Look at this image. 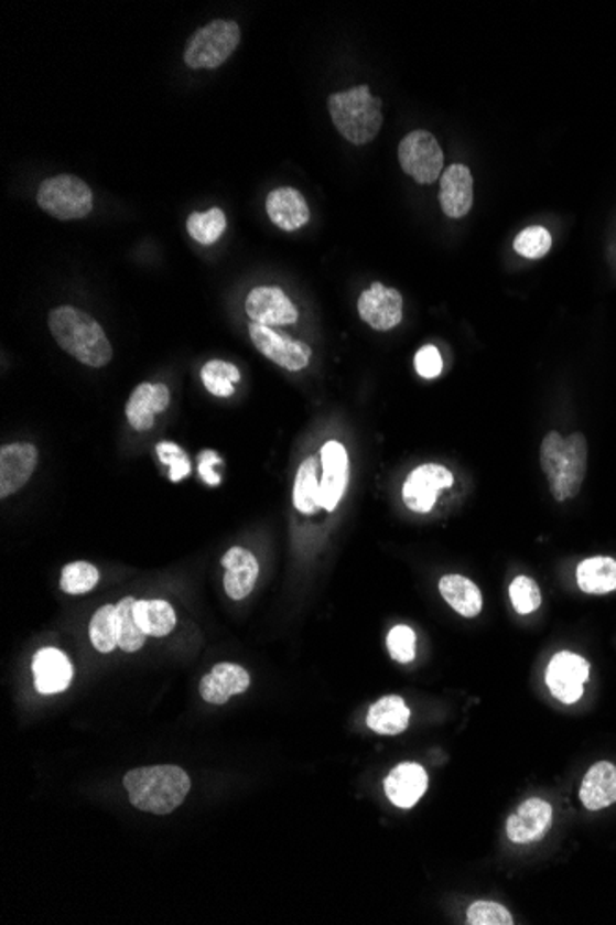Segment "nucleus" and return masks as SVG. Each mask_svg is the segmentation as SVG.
Segmentation results:
<instances>
[{"mask_svg":"<svg viewBox=\"0 0 616 925\" xmlns=\"http://www.w3.org/2000/svg\"><path fill=\"white\" fill-rule=\"evenodd\" d=\"M410 724V708L401 697L377 700L368 711V727L380 735H397Z\"/></svg>","mask_w":616,"mask_h":925,"instance_id":"25","label":"nucleus"},{"mask_svg":"<svg viewBox=\"0 0 616 925\" xmlns=\"http://www.w3.org/2000/svg\"><path fill=\"white\" fill-rule=\"evenodd\" d=\"M220 454L213 451V449H204L198 456V472L209 486H218L221 483L220 473L216 472V466H220Z\"/></svg>","mask_w":616,"mask_h":925,"instance_id":"40","label":"nucleus"},{"mask_svg":"<svg viewBox=\"0 0 616 925\" xmlns=\"http://www.w3.org/2000/svg\"><path fill=\"white\" fill-rule=\"evenodd\" d=\"M240 26L235 21L216 19L194 32L185 46L183 60L188 68H218L240 43Z\"/></svg>","mask_w":616,"mask_h":925,"instance_id":"5","label":"nucleus"},{"mask_svg":"<svg viewBox=\"0 0 616 925\" xmlns=\"http://www.w3.org/2000/svg\"><path fill=\"white\" fill-rule=\"evenodd\" d=\"M136 596H125L117 604V634H119V647L125 653H137L144 647L147 634L136 620Z\"/></svg>","mask_w":616,"mask_h":925,"instance_id":"29","label":"nucleus"},{"mask_svg":"<svg viewBox=\"0 0 616 925\" xmlns=\"http://www.w3.org/2000/svg\"><path fill=\"white\" fill-rule=\"evenodd\" d=\"M577 585L588 595H605L616 590V560L594 557L577 566Z\"/></svg>","mask_w":616,"mask_h":925,"instance_id":"26","label":"nucleus"},{"mask_svg":"<svg viewBox=\"0 0 616 925\" xmlns=\"http://www.w3.org/2000/svg\"><path fill=\"white\" fill-rule=\"evenodd\" d=\"M552 248V235L543 226H530L522 229L514 240V250L526 259H541Z\"/></svg>","mask_w":616,"mask_h":925,"instance_id":"34","label":"nucleus"},{"mask_svg":"<svg viewBox=\"0 0 616 925\" xmlns=\"http://www.w3.org/2000/svg\"><path fill=\"white\" fill-rule=\"evenodd\" d=\"M294 505L301 514L311 516L320 510V460L309 456L301 462L294 484Z\"/></svg>","mask_w":616,"mask_h":925,"instance_id":"27","label":"nucleus"},{"mask_svg":"<svg viewBox=\"0 0 616 925\" xmlns=\"http://www.w3.org/2000/svg\"><path fill=\"white\" fill-rule=\"evenodd\" d=\"M227 218L226 213L220 207H213V209L204 211V213H193L187 218V232L196 243L204 246L215 245L220 239L224 232H226Z\"/></svg>","mask_w":616,"mask_h":925,"instance_id":"32","label":"nucleus"},{"mask_svg":"<svg viewBox=\"0 0 616 925\" xmlns=\"http://www.w3.org/2000/svg\"><path fill=\"white\" fill-rule=\"evenodd\" d=\"M429 787V774L418 763H401L397 765L388 778L385 779V790L388 800L401 809L415 806Z\"/></svg>","mask_w":616,"mask_h":925,"instance_id":"17","label":"nucleus"},{"mask_svg":"<svg viewBox=\"0 0 616 925\" xmlns=\"http://www.w3.org/2000/svg\"><path fill=\"white\" fill-rule=\"evenodd\" d=\"M467 924L511 925L514 924V916L500 903L475 902L467 908Z\"/></svg>","mask_w":616,"mask_h":925,"instance_id":"37","label":"nucleus"},{"mask_svg":"<svg viewBox=\"0 0 616 925\" xmlns=\"http://www.w3.org/2000/svg\"><path fill=\"white\" fill-rule=\"evenodd\" d=\"M454 475L442 464H421L415 467L402 486V501L415 514L432 510L442 490L451 488Z\"/></svg>","mask_w":616,"mask_h":925,"instance_id":"9","label":"nucleus"},{"mask_svg":"<svg viewBox=\"0 0 616 925\" xmlns=\"http://www.w3.org/2000/svg\"><path fill=\"white\" fill-rule=\"evenodd\" d=\"M580 800L588 811H599L616 804V765L609 761L594 763L583 778Z\"/></svg>","mask_w":616,"mask_h":925,"instance_id":"23","label":"nucleus"},{"mask_svg":"<svg viewBox=\"0 0 616 925\" xmlns=\"http://www.w3.org/2000/svg\"><path fill=\"white\" fill-rule=\"evenodd\" d=\"M349 481V454L344 443L328 440L322 448V481H320V506L327 512L336 510L344 497Z\"/></svg>","mask_w":616,"mask_h":925,"instance_id":"13","label":"nucleus"},{"mask_svg":"<svg viewBox=\"0 0 616 925\" xmlns=\"http://www.w3.org/2000/svg\"><path fill=\"white\" fill-rule=\"evenodd\" d=\"M413 364H415V369H418V374L423 377V379H435V377H440L443 372V358L442 353L435 346H423L415 353V358H413Z\"/></svg>","mask_w":616,"mask_h":925,"instance_id":"39","label":"nucleus"},{"mask_svg":"<svg viewBox=\"0 0 616 925\" xmlns=\"http://www.w3.org/2000/svg\"><path fill=\"white\" fill-rule=\"evenodd\" d=\"M509 601L520 615H528L543 604V595L536 580L520 574L509 584Z\"/></svg>","mask_w":616,"mask_h":925,"instance_id":"35","label":"nucleus"},{"mask_svg":"<svg viewBox=\"0 0 616 925\" xmlns=\"http://www.w3.org/2000/svg\"><path fill=\"white\" fill-rule=\"evenodd\" d=\"M328 114L350 144H368L382 128V100L374 97L368 86L331 95Z\"/></svg>","mask_w":616,"mask_h":925,"instance_id":"4","label":"nucleus"},{"mask_svg":"<svg viewBox=\"0 0 616 925\" xmlns=\"http://www.w3.org/2000/svg\"><path fill=\"white\" fill-rule=\"evenodd\" d=\"M248 331L255 347L281 368L301 372L311 364L312 349L305 342L292 341L290 336L279 335L272 327L255 322L249 324Z\"/></svg>","mask_w":616,"mask_h":925,"instance_id":"8","label":"nucleus"},{"mask_svg":"<svg viewBox=\"0 0 616 925\" xmlns=\"http://www.w3.org/2000/svg\"><path fill=\"white\" fill-rule=\"evenodd\" d=\"M37 449L32 443H10L0 448V497L18 494L37 467Z\"/></svg>","mask_w":616,"mask_h":925,"instance_id":"15","label":"nucleus"},{"mask_svg":"<svg viewBox=\"0 0 616 925\" xmlns=\"http://www.w3.org/2000/svg\"><path fill=\"white\" fill-rule=\"evenodd\" d=\"M475 200L473 174L462 163L449 166L440 180V204L449 218H462L469 213Z\"/></svg>","mask_w":616,"mask_h":925,"instance_id":"18","label":"nucleus"},{"mask_svg":"<svg viewBox=\"0 0 616 925\" xmlns=\"http://www.w3.org/2000/svg\"><path fill=\"white\" fill-rule=\"evenodd\" d=\"M251 678L248 670L235 664H218L199 681V695L209 704H226L227 700L248 691Z\"/></svg>","mask_w":616,"mask_h":925,"instance_id":"19","label":"nucleus"},{"mask_svg":"<svg viewBox=\"0 0 616 925\" xmlns=\"http://www.w3.org/2000/svg\"><path fill=\"white\" fill-rule=\"evenodd\" d=\"M391 658L399 664H410L415 658V632L407 625H397L391 628L386 639Z\"/></svg>","mask_w":616,"mask_h":925,"instance_id":"38","label":"nucleus"},{"mask_svg":"<svg viewBox=\"0 0 616 925\" xmlns=\"http://www.w3.org/2000/svg\"><path fill=\"white\" fill-rule=\"evenodd\" d=\"M440 593L447 601L449 606L462 617L473 620L482 612L484 599L482 591L473 580L465 579L462 574H445L440 580Z\"/></svg>","mask_w":616,"mask_h":925,"instance_id":"24","label":"nucleus"},{"mask_svg":"<svg viewBox=\"0 0 616 925\" xmlns=\"http://www.w3.org/2000/svg\"><path fill=\"white\" fill-rule=\"evenodd\" d=\"M443 150L430 131L408 133L399 144V163L404 174L419 185L437 182L443 174Z\"/></svg>","mask_w":616,"mask_h":925,"instance_id":"7","label":"nucleus"},{"mask_svg":"<svg viewBox=\"0 0 616 925\" xmlns=\"http://www.w3.org/2000/svg\"><path fill=\"white\" fill-rule=\"evenodd\" d=\"M100 582V571L93 563L73 562L62 571L60 585L67 595H84Z\"/></svg>","mask_w":616,"mask_h":925,"instance_id":"33","label":"nucleus"},{"mask_svg":"<svg viewBox=\"0 0 616 925\" xmlns=\"http://www.w3.org/2000/svg\"><path fill=\"white\" fill-rule=\"evenodd\" d=\"M158 456L164 466L169 467V478L172 483H180L191 473V460L177 443H158Z\"/></svg>","mask_w":616,"mask_h":925,"instance_id":"36","label":"nucleus"},{"mask_svg":"<svg viewBox=\"0 0 616 925\" xmlns=\"http://www.w3.org/2000/svg\"><path fill=\"white\" fill-rule=\"evenodd\" d=\"M552 806L543 798H530L522 802L517 811L506 822L508 839L515 845H530L541 840L552 826Z\"/></svg>","mask_w":616,"mask_h":925,"instance_id":"14","label":"nucleus"},{"mask_svg":"<svg viewBox=\"0 0 616 925\" xmlns=\"http://www.w3.org/2000/svg\"><path fill=\"white\" fill-rule=\"evenodd\" d=\"M48 330L57 346L85 366L104 368L114 358V347L102 325L98 324L91 314L79 311L76 306L62 305L52 309L48 314Z\"/></svg>","mask_w":616,"mask_h":925,"instance_id":"1","label":"nucleus"},{"mask_svg":"<svg viewBox=\"0 0 616 925\" xmlns=\"http://www.w3.org/2000/svg\"><path fill=\"white\" fill-rule=\"evenodd\" d=\"M588 669L591 665L587 659L577 654H555L547 669V686L560 702L574 704L582 699L583 686L588 680Z\"/></svg>","mask_w":616,"mask_h":925,"instance_id":"10","label":"nucleus"},{"mask_svg":"<svg viewBox=\"0 0 616 925\" xmlns=\"http://www.w3.org/2000/svg\"><path fill=\"white\" fill-rule=\"evenodd\" d=\"M89 637H91L93 647L97 648L98 653H114L115 647H119L117 606L106 604L98 607L89 623Z\"/></svg>","mask_w":616,"mask_h":925,"instance_id":"31","label":"nucleus"},{"mask_svg":"<svg viewBox=\"0 0 616 925\" xmlns=\"http://www.w3.org/2000/svg\"><path fill=\"white\" fill-rule=\"evenodd\" d=\"M125 787L137 809L169 815L187 798L191 778L180 766H142L126 774Z\"/></svg>","mask_w":616,"mask_h":925,"instance_id":"2","label":"nucleus"},{"mask_svg":"<svg viewBox=\"0 0 616 925\" xmlns=\"http://www.w3.org/2000/svg\"><path fill=\"white\" fill-rule=\"evenodd\" d=\"M246 313L251 322L267 327L294 325L300 319L298 306L279 287H255L246 298Z\"/></svg>","mask_w":616,"mask_h":925,"instance_id":"11","label":"nucleus"},{"mask_svg":"<svg viewBox=\"0 0 616 925\" xmlns=\"http://www.w3.org/2000/svg\"><path fill=\"white\" fill-rule=\"evenodd\" d=\"M402 305L399 290L374 283L358 298V314L375 331H391L402 322Z\"/></svg>","mask_w":616,"mask_h":925,"instance_id":"12","label":"nucleus"},{"mask_svg":"<svg viewBox=\"0 0 616 925\" xmlns=\"http://www.w3.org/2000/svg\"><path fill=\"white\" fill-rule=\"evenodd\" d=\"M136 620L147 636L164 637L174 631L177 617L166 601L150 599L136 602Z\"/></svg>","mask_w":616,"mask_h":925,"instance_id":"28","label":"nucleus"},{"mask_svg":"<svg viewBox=\"0 0 616 925\" xmlns=\"http://www.w3.org/2000/svg\"><path fill=\"white\" fill-rule=\"evenodd\" d=\"M37 204L52 218L78 221L91 213L93 193L84 180L73 174H60L41 182Z\"/></svg>","mask_w":616,"mask_h":925,"instance_id":"6","label":"nucleus"},{"mask_svg":"<svg viewBox=\"0 0 616 925\" xmlns=\"http://www.w3.org/2000/svg\"><path fill=\"white\" fill-rule=\"evenodd\" d=\"M170 390L166 385L159 383H141L133 390L128 404H126V418L130 426L139 432H147L155 423V415H161L169 409Z\"/></svg>","mask_w":616,"mask_h":925,"instance_id":"16","label":"nucleus"},{"mask_svg":"<svg viewBox=\"0 0 616 925\" xmlns=\"http://www.w3.org/2000/svg\"><path fill=\"white\" fill-rule=\"evenodd\" d=\"M588 448L582 432L563 438L552 431L541 443V466L547 473L555 501L576 497L587 473Z\"/></svg>","mask_w":616,"mask_h":925,"instance_id":"3","label":"nucleus"},{"mask_svg":"<svg viewBox=\"0 0 616 925\" xmlns=\"http://www.w3.org/2000/svg\"><path fill=\"white\" fill-rule=\"evenodd\" d=\"M267 213L283 232H298L311 221L305 196L292 187H279L268 194Z\"/></svg>","mask_w":616,"mask_h":925,"instance_id":"22","label":"nucleus"},{"mask_svg":"<svg viewBox=\"0 0 616 925\" xmlns=\"http://www.w3.org/2000/svg\"><path fill=\"white\" fill-rule=\"evenodd\" d=\"M240 380V369L226 361H209L202 368V383L216 398H231L235 385Z\"/></svg>","mask_w":616,"mask_h":925,"instance_id":"30","label":"nucleus"},{"mask_svg":"<svg viewBox=\"0 0 616 925\" xmlns=\"http://www.w3.org/2000/svg\"><path fill=\"white\" fill-rule=\"evenodd\" d=\"M32 670H34L35 689L41 695H56V692L65 691L73 681V664L57 648H41L40 653L34 656Z\"/></svg>","mask_w":616,"mask_h":925,"instance_id":"21","label":"nucleus"},{"mask_svg":"<svg viewBox=\"0 0 616 925\" xmlns=\"http://www.w3.org/2000/svg\"><path fill=\"white\" fill-rule=\"evenodd\" d=\"M221 566L226 568L224 588L233 601H242L251 595L257 579H259V562L257 558L242 547H233L221 558Z\"/></svg>","mask_w":616,"mask_h":925,"instance_id":"20","label":"nucleus"}]
</instances>
